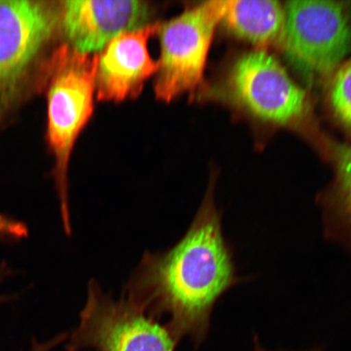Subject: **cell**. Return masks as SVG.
Instances as JSON below:
<instances>
[{
	"label": "cell",
	"instance_id": "obj_1",
	"mask_svg": "<svg viewBox=\"0 0 351 351\" xmlns=\"http://www.w3.org/2000/svg\"><path fill=\"white\" fill-rule=\"evenodd\" d=\"M215 182L182 238L166 251L145 252L122 293L151 317H168L175 339L190 337L195 348L207 339L217 301L241 282L223 234Z\"/></svg>",
	"mask_w": 351,
	"mask_h": 351
},
{
	"label": "cell",
	"instance_id": "obj_2",
	"mask_svg": "<svg viewBox=\"0 0 351 351\" xmlns=\"http://www.w3.org/2000/svg\"><path fill=\"white\" fill-rule=\"evenodd\" d=\"M98 56L65 45L51 60L47 89V140L53 155L52 176L65 234H72L69 199V165L74 145L94 110Z\"/></svg>",
	"mask_w": 351,
	"mask_h": 351
},
{
	"label": "cell",
	"instance_id": "obj_3",
	"mask_svg": "<svg viewBox=\"0 0 351 351\" xmlns=\"http://www.w3.org/2000/svg\"><path fill=\"white\" fill-rule=\"evenodd\" d=\"M59 21L50 3L0 0V127L24 98Z\"/></svg>",
	"mask_w": 351,
	"mask_h": 351
},
{
	"label": "cell",
	"instance_id": "obj_4",
	"mask_svg": "<svg viewBox=\"0 0 351 351\" xmlns=\"http://www.w3.org/2000/svg\"><path fill=\"white\" fill-rule=\"evenodd\" d=\"M66 351H176L179 342L166 324L124 296L115 300L94 279Z\"/></svg>",
	"mask_w": 351,
	"mask_h": 351
},
{
	"label": "cell",
	"instance_id": "obj_5",
	"mask_svg": "<svg viewBox=\"0 0 351 351\" xmlns=\"http://www.w3.org/2000/svg\"><path fill=\"white\" fill-rule=\"evenodd\" d=\"M280 45L289 62L304 76L327 77L351 49V21L341 3L291 1L285 7Z\"/></svg>",
	"mask_w": 351,
	"mask_h": 351
},
{
	"label": "cell",
	"instance_id": "obj_6",
	"mask_svg": "<svg viewBox=\"0 0 351 351\" xmlns=\"http://www.w3.org/2000/svg\"><path fill=\"white\" fill-rule=\"evenodd\" d=\"M222 13L223 1L204 2L160 25L161 51L155 82L158 99L170 102L201 84Z\"/></svg>",
	"mask_w": 351,
	"mask_h": 351
},
{
	"label": "cell",
	"instance_id": "obj_7",
	"mask_svg": "<svg viewBox=\"0 0 351 351\" xmlns=\"http://www.w3.org/2000/svg\"><path fill=\"white\" fill-rule=\"evenodd\" d=\"M228 85L236 102L263 121L293 125L308 112L305 90L266 51L241 56L232 69Z\"/></svg>",
	"mask_w": 351,
	"mask_h": 351
},
{
	"label": "cell",
	"instance_id": "obj_8",
	"mask_svg": "<svg viewBox=\"0 0 351 351\" xmlns=\"http://www.w3.org/2000/svg\"><path fill=\"white\" fill-rule=\"evenodd\" d=\"M151 8L143 1L70 0L60 21L70 47L83 54L103 50L117 35L147 25Z\"/></svg>",
	"mask_w": 351,
	"mask_h": 351
},
{
	"label": "cell",
	"instance_id": "obj_9",
	"mask_svg": "<svg viewBox=\"0 0 351 351\" xmlns=\"http://www.w3.org/2000/svg\"><path fill=\"white\" fill-rule=\"evenodd\" d=\"M160 25L148 24L117 35L97 55L95 91L99 100L120 102L134 98L156 74L159 61L152 58L147 44Z\"/></svg>",
	"mask_w": 351,
	"mask_h": 351
},
{
	"label": "cell",
	"instance_id": "obj_10",
	"mask_svg": "<svg viewBox=\"0 0 351 351\" xmlns=\"http://www.w3.org/2000/svg\"><path fill=\"white\" fill-rule=\"evenodd\" d=\"M228 29L256 46L258 50L280 44L285 12L278 1L234 0L223 1L221 21Z\"/></svg>",
	"mask_w": 351,
	"mask_h": 351
},
{
	"label": "cell",
	"instance_id": "obj_11",
	"mask_svg": "<svg viewBox=\"0 0 351 351\" xmlns=\"http://www.w3.org/2000/svg\"><path fill=\"white\" fill-rule=\"evenodd\" d=\"M335 169V184L319 204L326 236L351 247V147L337 151Z\"/></svg>",
	"mask_w": 351,
	"mask_h": 351
},
{
	"label": "cell",
	"instance_id": "obj_12",
	"mask_svg": "<svg viewBox=\"0 0 351 351\" xmlns=\"http://www.w3.org/2000/svg\"><path fill=\"white\" fill-rule=\"evenodd\" d=\"M329 99L337 117L351 130V60L337 70L329 90Z\"/></svg>",
	"mask_w": 351,
	"mask_h": 351
},
{
	"label": "cell",
	"instance_id": "obj_13",
	"mask_svg": "<svg viewBox=\"0 0 351 351\" xmlns=\"http://www.w3.org/2000/svg\"><path fill=\"white\" fill-rule=\"evenodd\" d=\"M28 235V226L24 222L0 213V239L19 241L27 238Z\"/></svg>",
	"mask_w": 351,
	"mask_h": 351
},
{
	"label": "cell",
	"instance_id": "obj_14",
	"mask_svg": "<svg viewBox=\"0 0 351 351\" xmlns=\"http://www.w3.org/2000/svg\"><path fill=\"white\" fill-rule=\"evenodd\" d=\"M64 341V337L60 335L45 342H38L36 340H34L30 351H51L57 346L63 343Z\"/></svg>",
	"mask_w": 351,
	"mask_h": 351
},
{
	"label": "cell",
	"instance_id": "obj_15",
	"mask_svg": "<svg viewBox=\"0 0 351 351\" xmlns=\"http://www.w3.org/2000/svg\"><path fill=\"white\" fill-rule=\"evenodd\" d=\"M10 274V269H8V266L5 263H3L2 265H0V282L6 276ZM13 298L12 295H1L0 296V304H4V302L11 301Z\"/></svg>",
	"mask_w": 351,
	"mask_h": 351
},
{
	"label": "cell",
	"instance_id": "obj_16",
	"mask_svg": "<svg viewBox=\"0 0 351 351\" xmlns=\"http://www.w3.org/2000/svg\"><path fill=\"white\" fill-rule=\"evenodd\" d=\"M254 351H270L266 350L265 348H263V346L261 344L260 341L257 339V337H254ZM309 351H324L323 348H315L313 350H311Z\"/></svg>",
	"mask_w": 351,
	"mask_h": 351
}]
</instances>
